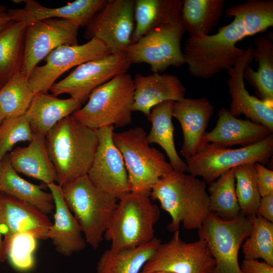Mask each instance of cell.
Wrapping results in <instances>:
<instances>
[{
    "label": "cell",
    "instance_id": "cell-32",
    "mask_svg": "<svg viewBox=\"0 0 273 273\" xmlns=\"http://www.w3.org/2000/svg\"><path fill=\"white\" fill-rule=\"evenodd\" d=\"M183 1L136 0L134 9V28L131 43L172 16L181 12Z\"/></svg>",
    "mask_w": 273,
    "mask_h": 273
},
{
    "label": "cell",
    "instance_id": "cell-1",
    "mask_svg": "<svg viewBox=\"0 0 273 273\" xmlns=\"http://www.w3.org/2000/svg\"><path fill=\"white\" fill-rule=\"evenodd\" d=\"M234 17L230 24L213 35L189 37L183 51L185 63L193 76L208 79L233 66L245 49L236 43L273 26V1L248 0L225 11Z\"/></svg>",
    "mask_w": 273,
    "mask_h": 273
},
{
    "label": "cell",
    "instance_id": "cell-31",
    "mask_svg": "<svg viewBox=\"0 0 273 273\" xmlns=\"http://www.w3.org/2000/svg\"><path fill=\"white\" fill-rule=\"evenodd\" d=\"M26 25L13 21L0 31V81L3 85L21 72Z\"/></svg>",
    "mask_w": 273,
    "mask_h": 273
},
{
    "label": "cell",
    "instance_id": "cell-8",
    "mask_svg": "<svg viewBox=\"0 0 273 273\" xmlns=\"http://www.w3.org/2000/svg\"><path fill=\"white\" fill-rule=\"evenodd\" d=\"M185 32L181 12L131 43L124 53L131 64H148L154 73L163 72L170 66L179 67L185 63L181 48Z\"/></svg>",
    "mask_w": 273,
    "mask_h": 273
},
{
    "label": "cell",
    "instance_id": "cell-33",
    "mask_svg": "<svg viewBox=\"0 0 273 273\" xmlns=\"http://www.w3.org/2000/svg\"><path fill=\"white\" fill-rule=\"evenodd\" d=\"M209 210L224 220L238 217L241 211L235 190L234 168L223 173L209 184Z\"/></svg>",
    "mask_w": 273,
    "mask_h": 273
},
{
    "label": "cell",
    "instance_id": "cell-6",
    "mask_svg": "<svg viewBox=\"0 0 273 273\" xmlns=\"http://www.w3.org/2000/svg\"><path fill=\"white\" fill-rule=\"evenodd\" d=\"M134 92V81L130 74H119L94 90L86 104L72 115L95 130L108 126H126L132 122Z\"/></svg>",
    "mask_w": 273,
    "mask_h": 273
},
{
    "label": "cell",
    "instance_id": "cell-9",
    "mask_svg": "<svg viewBox=\"0 0 273 273\" xmlns=\"http://www.w3.org/2000/svg\"><path fill=\"white\" fill-rule=\"evenodd\" d=\"M272 155V134L254 144L238 149L219 147L208 143L186 159V172L195 177H202L210 184L237 166L256 163L264 165Z\"/></svg>",
    "mask_w": 273,
    "mask_h": 273
},
{
    "label": "cell",
    "instance_id": "cell-15",
    "mask_svg": "<svg viewBox=\"0 0 273 273\" xmlns=\"http://www.w3.org/2000/svg\"><path fill=\"white\" fill-rule=\"evenodd\" d=\"M112 54L100 40L93 38L81 45L60 46L46 58V64L36 66L28 78L34 94L48 92L56 80L71 68Z\"/></svg>",
    "mask_w": 273,
    "mask_h": 273
},
{
    "label": "cell",
    "instance_id": "cell-39",
    "mask_svg": "<svg viewBox=\"0 0 273 273\" xmlns=\"http://www.w3.org/2000/svg\"><path fill=\"white\" fill-rule=\"evenodd\" d=\"M258 190L261 197L273 194V171L264 165L255 163Z\"/></svg>",
    "mask_w": 273,
    "mask_h": 273
},
{
    "label": "cell",
    "instance_id": "cell-13",
    "mask_svg": "<svg viewBox=\"0 0 273 273\" xmlns=\"http://www.w3.org/2000/svg\"><path fill=\"white\" fill-rule=\"evenodd\" d=\"M79 27L72 21L51 18L27 24L21 73L28 79L38 63L55 49L77 45Z\"/></svg>",
    "mask_w": 273,
    "mask_h": 273
},
{
    "label": "cell",
    "instance_id": "cell-2",
    "mask_svg": "<svg viewBox=\"0 0 273 273\" xmlns=\"http://www.w3.org/2000/svg\"><path fill=\"white\" fill-rule=\"evenodd\" d=\"M98 143L97 130L83 125L72 115L49 131L46 145L57 173V184L63 187L87 175Z\"/></svg>",
    "mask_w": 273,
    "mask_h": 273
},
{
    "label": "cell",
    "instance_id": "cell-4",
    "mask_svg": "<svg viewBox=\"0 0 273 273\" xmlns=\"http://www.w3.org/2000/svg\"><path fill=\"white\" fill-rule=\"evenodd\" d=\"M119 200L104 236L111 242L110 249L130 250L153 240L160 216L158 206L149 196L132 192Z\"/></svg>",
    "mask_w": 273,
    "mask_h": 273
},
{
    "label": "cell",
    "instance_id": "cell-36",
    "mask_svg": "<svg viewBox=\"0 0 273 273\" xmlns=\"http://www.w3.org/2000/svg\"><path fill=\"white\" fill-rule=\"evenodd\" d=\"M255 164L234 168L236 194L241 212L252 220L256 216L261 196L258 190Z\"/></svg>",
    "mask_w": 273,
    "mask_h": 273
},
{
    "label": "cell",
    "instance_id": "cell-3",
    "mask_svg": "<svg viewBox=\"0 0 273 273\" xmlns=\"http://www.w3.org/2000/svg\"><path fill=\"white\" fill-rule=\"evenodd\" d=\"M150 196L169 214L167 228L173 233L179 231L181 223L188 230H199L209 213L206 183L185 172L173 171L164 176Z\"/></svg>",
    "mask_w": 273,
    "mask_h": 273
},
{
    "label": "cell",
    "instance_id": "cell-5",
    "mask_svg": "<svg viewBox=\"0 0 273 273\" xmlns=\"http://www.w3.org/2000/svg\"><path fill=\"white\" fill-rule=\"evenodd\" d=\"M141 127L113 134V142L123 157L130 191L150 196L152 188L173 170L163 153L150 146Z\"/></svg>",
    "mask_w": 273,
    "mask_h": 273
},
{
    "label": "cell",
    "instance_id": "cell-30",
    "mask_svg": "<svg viewBox=\"0 0 273 273\" xmlns=\"http://www.w3.org/2000/svg\"><path fill=\"white\" fill-rule=\"evenodd\" d=\"M224 0H184L181 20L190 37L207 35L223 15Z\"/></svg>",
    "mask_w": 273,
    "mask_h": 273
},
{
    "label": "cell",
    "instance_id": "cell-19",
    "mask_svg": "<svg viewBox=\"0 0 273 273\" xmlns=\"http://www.w3.org/2000/svg\"><path fill=\"white\" fill-rule=\"evenodd\" d=\"M214 107L205 97L184 98L175 102L172 117L179 122L183 131L181 155L187 159L202 147L208 122L214 113Z\"/></svg>",
    "mask_w": 273,
    "mask_h": 273
},
{
    "label": "cell",
    "instance_id": "cell-46",
    "mask_svg": "<svg viewBox=\"0 0 273 273\" xmlns=\"http://www.w3.org/2000/svg\"><path fill=\"white\" fill-rule=\"evenodd\" d=\"M3 84L0 81V89L3 86Z\"/></svg>",
    "mask_w": 273,
    "mask_h": 273
},
{
    "label": "cell",
    "instance_id": "cell-45",
    "mask_svg": "<svg viewBox=\"0 0 273 273\" xmlns=\"http://www.w3.org/2000/svg\"><path fill=\"white\" fill-rule=\"evenodd\" d=\"M1 168H2V161H0V173H1Z\"/></svg>",
    "mask_w": 273,
    "mask_h": 273
},
{
    "label": "cell",
    "instance_id": "cell-43",
    "mask_svg": "<svg viewBox=\"0 0 273 273\" xmlns=\"http://www.w3.org/2000/svg\"><path fill=\"white\" fill-rule=\"evenodd\" d=\"M7 258V256L4 246L2 235L0 230V262H4Z\"/></svg>",
    "mask_w": 273,
    "mask_h": 273
},
{
    "label": "cell",
    "instance_id": "cell-22",
    "mask_svg": "<svg viewBox=\"0 0 273 273\" xmlns=\"http://www.w3.org/2000/svg\"><path fill=\"white\" fill-rule=\"evenodd\" d=\"M55 205L54 221L47 234L56 251L65 256L85 249L86 242L77 221L64 199L62 187L53 183L47 185Z\"/></svg>",
    "mask_w": 273,
    "mask_h": 273
},
{
    "label": "cell",
    "instance_id": "cell-41",
    "mask_svg": "<svg viewBox=\"0 0 273 273\" xmlns=\"http://www.w3.org/2000/svg\"><path fill=\"white\" fill-rule=\"evenodd\" d=\"M256 216L273 222V194L261 198Z\"/></svg>",
    "mask_w": 273,
    "mask_h": 273
},
{
    "label": "cell",
    "instance_id": "cell-16",
    "mask_svg": "<svg viewBox=\"0 0 273 273\" xmlns=\"http://www.w3.org/2000/svg\"><path fill=\"white\" fill-rule=\"evenodd\" d=\"M97 132L98 145L87 175L95 186L119 200L130 191L123 157L113 142L114 127H104Z\"/></svg>",
    "mask_w": 273,
    "mask_h": 273
},
{
    "label": "cell",
    "instance_id": "cell-44",
    "mask_svg": "<svg viewBox=\"0 0 273 273\" xmlns=\"http://www.w3.org/2000/svg\"><path fill=\"white\" fill-rule=\"evenodd\" d=\"M140 273H170V272H166V271H152V272L141 271Z\"/></svg>",
    "mask_w": 273,
    "mask_h": 273
},
{
    "label": "cell",
    "instance_id": "cell-26",
    "mask_svg": "<svg viewBox=\"0 0 273 273\" xmlns=\"http://www.w3.org/2000/svg\"><path fill=\"white\" fill-rule=\"evenodd\" d=\"M0 192L27 203L47 215L55 209L51 192L21 177L12 166L8 154L2 160Z\"/></svg>",
    "mask_w": 273,
    "mask_h": 273
},
{
    "label": "cell",
    "instance_id": "cell-11",
    "mask_svg": "<svg viewBox=\"0 0 273 273\" xmlns=\"http://www.w3.org/2000/svg\"><path fill=\"white\" fill-rule=\"evenodd\" d=\"M215 266L205 240L195 242L182 240L179 231L171 240L159 246L141 271H166L170 273H213Z\"/></svg>",
    "mask_w": 273,
    "mask_h": 273
},
{
    "label": "cell",
    "instance_id": "cell-12",
    "mask_svg": "<svg viewBox=\"0 0 273 273\" xmlns=\"http://www.w3.org/2000/svg\"><path fill=\"white\" fill-rule=\"evenodd\" d=\"M131 65L124 52L112 53L78 66L63 79L55 83L50 91L55 96L67 94L82 104L99 86L127 73Z\"/></svg>",
    "mask_w": 273,
    "mask_h": 273
},
{
    "label": "cell",
    "instance_id": "cell-38",
    "mask_svg": "<svg viewBox=\"0 0 273 273\" xmlns=\"http://www.w3.org/2000/svg\"><path fill=\"white\" fill-rule=\"evenodd\" d=\"M36 240L30 234H20L13 237L5 247L7 258L15 268L25 271L33 266Z\"/></svg>",
    "mask_w": 273,
    "mask_h": 273
},
{
    "label": "cell",
    "instance_id": "cell-21",
    "mask_svg": "<svg viewBox=\"0 0 273 273\" xmlns=\"http://www.w3.org/2000/svg\"><path fill=\"white\" fill-rule=\"evenodd\" d=\"M272 132L267 127L248 119L235 117L228 109L223 107L218 111L215 127L206 132L202 146L208 143L224 148L236 145L248 146L263 140Z\"/></svg>",
    "mask_w": 273,
    "mask_h": 273
},
{
    "label": "cell",
    "instance_id": "cell-40",
    "mask_svg": "<svg viewBox=\"0 0 273 273\" xmlns=\"http://www.w3.org/2000/svg\"><path fill=\"white\" fill-rule=\"evenodd\" d=\"M240 269L242 273H273V266L257 259H244Z\"/></svg>",
    "mask_w": 273,
    "mask_h": 273
},
{
    "label": "cell",
    "instance_id": "cell-7",
    "mask_svg": "<svg viewBox=\"0 0 273 273\" xmlns=\"http://www.w3.org/2000/svg\"><path fill=\"white\" fill-rule=\"evenodd\" d=\"M62 189L65 201L81 227L86 243L98 249L118 200L95 186L87 175Z\"/></svg>",
    "mask_w": 273,
    "mask_h": 273
},
{
    "label": "cell",
    "instance_id": "cell-10",
    "mask_svg": "<svg viewBox=\"0 0 273 273\" xmlns=\"http://www.w3.org/2000/svg\"><path fill=\"white\" fill-rule=\"evenodd\" d=\"M251 228V220L242 212L233 220H224L209 212L198 236L205 240L214 258L213 273H242L239 252Z\"/></svg>",
    "mask_w": 273,
    "mask_h": 273
},
{
    "label": "cell",
    "instance_id": "cell-37",
    "mask_svg": "<svg viewBox=\"0 0 273 273\" xmlns=\"http://www.w3.org/2000/svg\"><path fill=\"white\" fill-rule=\"evenodd\" d=\"M33 132L25 114L5 119L0 123V161L19 142H30Z\"/></svg>",
    "mask_w": 273,
    "mask_h": 273
},
{
    "label": "cell",
    "instance_id": "cell-25",
    "mask_svg": "<svg viewBox=\"0 0 273 273\" xmlns=\"http://www.w3.org/2000/svg\"><path fill=\"white\" fill-rule=\"evenodd\" d=\"M81 104L70 97L60 99L48 92L34 94L25 113L33 133L46 136L59 122L81 107Z\"/></svg>",
    "mask_w": 273,
    "mask_h": 273
},
{
    "label": "cell",
    "instance_id": "cell-27",
    "mask_svg": "<svg viewBox=\"0 0 273 273\" xmlns=\"http://www.w3.org/2000/svg\"><path fill=\"white\" fill-rule=\"evenodd\" d=\"M174 103L171 100L164 101L151 109L147 118L152 126L147 138L150 144H157L164 150L174 171L186 172V163L178 155L174 143L172 121Z\"/></svg>",
    "mask_w": 273,
    "mask_h": 273
},
{
    "label": "cell",
    "instance_id": "cell-29",
    "mask_svg": "<svg viewBox=\"0 0 273 273\" xmlns=\"http://www.w3.org/2000/svg\"><path fill=\"white\" fill-rule=\"evenodd\" d=\"M161 243V240L155 237L149 242L134 249L107 250L98 262L97 273H140Z\"/></svg>",
    "mask_w": 273,
    "mask_h": 273
},
{
    "label": "cell",
    "instance_id": "cell-42",
    "mask_svg": "<svg viewBox=\"0 0 273 273\" xmlns=\"http://www.w3.org/2000/svg\"><path fill=\"white\" fill-rule=\"evenodd\" d=\"M13 22L8 12L7 7L0 4V31Z\"/></svg>",
    "mask_w": 273,
    "mask_h": 273
},
{
    "label": "cell",
    "instance_id": "cell-35",
    "mask_svg": "<svg viewBox=\"0 0 273 273\" xmlns=\"http://www.w3.org/2000/svg\"><path fill=\"white\" fill-rule=\"evenodd\" d=\"M249 237L242 245L246 259L261 258L273 266V222L256 216Z\"/></svg>",
    "mask_w": 273,
    "mask_h": 273
},
{
    "label": "cell",
    "instance_id": "cell-18",
    "mask_svg": "<svg viewBox=\"0 0 273 273\" xmlns=\"http://www.w3.org/2000/svg\"><path fill=\"white\" fill-rule=\"evenodd\" d=\"M52 223L47 215L35 207L0 193V230L4 248L13 237L20 234H28L36 239H47Z\"/></svg>",
    "mask_w": 273,
    "mask_h": 273
},
{
    "label": "cell",
    "instance_id": "cell-20",
    "mask_svg": "<svg viewBox=\"0 0 273 273\" xmlns=\"http://www.w3.org/2000/svg\"><path fill=\"white\" fill-rule=\"evenodd\" d=\"M23 8L8 9L14 22L26 24L51 18L69 20L79 28L86 27L95 15L105 6L107 0H76L58 8H48L34 0H23Z\"/></svg>",
    "mask_w": 273,
    "mask_h": 273
},
{
    "label": "cell",
    "instance_id": "cell-47",
    "mask_svg": "<svg viewBox=\"0 0 273 273\" xmlns=\"http://www.w3.org/2000/svg\"><path fill=\"white\" fill-rule=\"evenodd\" d=\"M4 120L2 119V118L0 116V123L3 121Z\"/></svg>",
    "mask_w": 273,
    "mask_h": 273
},
{
    "label": "cell",
    "instance_id": "cell-34",
    "mask_svg": "<svg viewBox=\"0 0 273 273\" xmlns=\"http://www.w3.org/2000/svg\"><path fill=\"white\" fill-rule=\"evenodd\" d=\"M34 95L28 79L16 74L0 89V116L4 120L25 114Z\"/></svg>",
    "mask_w": 273,
    "mask_h": 273
},
{
    "label": "cell",
    "instance_id": "cell-23",
    "mask_svg": "<svg viewBox=\"0 0 273 273\" xmlns=\"http://www.w3.org/2000/svg\"><path fill=\"white\" fill-rule=\"evenodd\" d=\"M134 92L133 111L142 112L148 117L151 109L166 101H178L185 98L186 89L174 74L153 73L136 74L133 79Z\"/></svg>",
    "mask_w": 273,
    "mask_h": 273
},
{
    "label": "cell",
    "instance_id": "cell-28",
    "mask_svg": "<svg viewBox=\"0 0 273 273\" xmlns=\"http://www.w3.org/2000/svg\"><path fill=\"white\" fill-rule=\"evenodd\" d=\"M252 56L258 62L255 71L248 65L243 76L252 86L260 100L270 103L273 102V41L270 36L260 35L254 40Z\"/></svg>",
    "mask_w": 273,
    "mask_h": 273
},
{
    "label": "cell",
    "instance_id": "cell-14",
    "mask_svg": "<svg viewBox=\"0 0 273 273\" xmlns=\"http://www.w3.org/2000/svg\"><path fill=\"white\" fill-rule=\"evenodd\" d=\"M134 4V0H107L85 27V38H98L111 53H124L131 42Z\"/></svg>",
    "mask_w": 273,
    "mask_h": 273
},
{
    "label": "cell",
    "instance_id": "cell-24",
    "mask_svg": "<svg viewBox=\"0 0 273 273\" xmlns=\"http://www.w3.org/2000/svg\"><path fill=\"white\" fill-rule=\"evenodd\" d=\"M10 162L18 173L44 183H57V175L49 157L46 136L33 133L28 146L18 147L8 154Z\"/></svg>",
    "mask_w": 273,
    "mask_h": 273
},
{
    "label": "cell",
    "instance_id": "cell-17",
    "mask_svg": "<svg viewBox=\"0 0 273 273\" xmlns=\"http://www.w3.org/2000/svg\"><path fill=\"white\" fill-rule=\"evenodd\" d=\"M252 47L245 50L236 63L227 70L229 92L231 98L230 113L235 117L241 114L251 121L262 124L273 131L272 103L251 95L246 89L244 70L253 61Z\"/></svg>",
    "mask_w": 273,
    "mask_h": 273
}]
</instances>
